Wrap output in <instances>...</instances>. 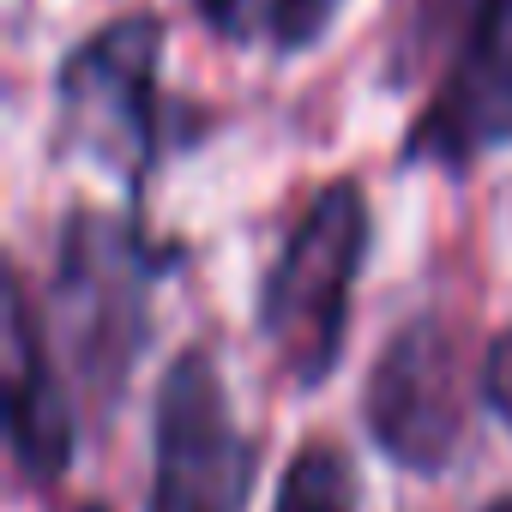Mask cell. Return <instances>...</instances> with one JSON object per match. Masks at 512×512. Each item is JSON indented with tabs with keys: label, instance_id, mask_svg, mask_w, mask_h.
<instances>
[{
	"label": "cell",
	"instance_id": "cell-9",
	"mask_svg": "<svg viewBox=\"0 0 512 512\" xmlns=\"http://www.w3.org/2000/svg\"><path fill=\"white\" fill-rule=\"evenodd\" d=\"M344 0H272V37L278 49H308L326 37V25L338 19Z\"/></svg>",
	"mask_w": 512,
	"mask_h": 512
},
{
	"label": "cell",
	"instance_id": "cell-1",
	"mask_svg": "<svg viewBox=\"0 0 512 512\" xmlns=\"http://www.w3.org/2000/svg\"><path fill=\"white\" fill-rule=\"evenodd\" d=\"M410 49H440V85L404 157L464 169L512 145V0H422Z\"/></svg>",
	"mask_w": 512,
	"mask_h": 512
},
{
	"label": "cell",
	"instance_id": "cell-11",
	"mask_svg": "<svg viewBox=\"0 0 512 512\" xmlns=\"http://www.w3.org/2000/svg\"><path fill=\"white\" fill-rule=\"evenodd\" d=\"M260 7H266V25H272V0H199V13L229 37H247L253 19H260Z\"/></svg>",
	"mask_w": 512,
	"mask_h": 512
},
{
	"label": "cell",
	"instance_id": "cell-5",
	"mask_svg": "<svg viewBox=\"0 0 512 512\" xmlns=\"http://www.w3.org/2000/svg\"><path fill=\"white\" fill-rule=\"evenodd\" d=\"M157 61L163 25L157 19H115L61 67V115L67 127L127 175L157 151Z\"/></svg>",
	"mask_w": 512,
	"mask_h": 512
},
{
	"label": "cell",
	"instance_id": "cell-3",
	"mask_svg": "<svg viewBox=\"0 0 512 512\" xmlns=\"http://www.w3.org/2000/svg\"><path fill=\"white\" fill-rule=\"evenodd\" d=\"M253 488V440L229 416L223 374L205 350L169 362L157 386L151 512H241Z\"/></svg>",
	"mask_w": 512,
	"mask_h": 512
},
{
	"label": "cell",
	"instance_id": "cell-8",
	"mask_svg": "<svg viewBox=\"0 0 512 512\" xmlns=\"http://www.w3.org/2000/svg\"><path fill=\"white\" fill-rule=\"evenodd\" d=\"M272 512H356V482L338 446H302L296 464L284 470L278 506Z\"/></svg>",
	"mask_w": 512,
	"mask_h": 512
},
{
	"label": "cell",
	"instance_id": "cell-4",
	"mask_svg": "<svg viewBox=\"0 0 512 512\" xmlns=\"http://www.w3.org/2000/svg\"><path fill=\"white\" fill-rule=\"evenodd\" d=\"M61 320L73 362L91 392L115 398L127 386L133 350L145 338V247L115 217H73L61 247Z\"/></svg>",
	"mask_w": 512,
	"mask_h": 512
},
{
	"label": "cell",
	"instance_id": "cell-2",
	"mask_svg": "<svg viewBox=\"0 0 512 512\" xmlns=\"http://www.w3.org/2000/svg\"><path fill=\"white\" fill-rule=\"evenodd\" d=\"M362 253H368L362 187L338 181V187L314 193V205L296 217L278 266L266 278V296H260V326H266V338L296 386H320L344 350Z\"/></svg>",
	"mask_w": 512,
	"mask_h": 512
},
{
	"label": "cell",
	"instance_id": "cell-12",
	"mask_svg": "<svg viewBox=\"0 0 512 512\" xmlns=\"http://www.w3.org/2000/svg\"><path fill=\"white\" fill-rule=\"evenodd\" d=\"M488 512H512V500H494V506H488Z\"/></svg>",
	"mask_w": 512,
	"mask_h": 512
},
{
	"label": "cell",
	"instance_id": "cell-10",
	"mask_svg": "<svg viewBox=\"0 0 512 512\" xmlns=\"http://www.w3.org/2000/svg\"><path fill=\"white\" fill-rule=\"evenodd\" d=\"M482 398L506 416V428H512V332L506 338H494V350H488V362H482Z\"/></svg>",
	"mask_w": 512,
	"mask_h": 512
},
{
	"label": "cell",
	"instance_id": "cell-6",
	"mask_svg": "<svg viewBox=\"0 0 512 512\" xmlns=\"http://www.w3.org/2000/svg\"><path fill=\"white\" fill-rule=\"evenodd\" d=\"M368 434L404 470H440L464 434V386L458 350L434 320L404 326L368 374Z\"/></svg>",
	"mask_w": 512,
	"mask_h": 512
},
{
	"label": "cell",
	"instance_id": "cell-7",
	"mask_svg": "<svg viewBox=\"0 0 512 512\" xmlns=\"http://www.w3.org/2000/svg\"><path fill=\"white\" fill-rule=\"evenodd\" d=\"M7 350H13V368H7V380H13V392H7V404H13V458H19L25 476L55 482L73 458V416H67V398H61L55 368H49V338H43L19 278L7 290Z\"/></svg>",
	"mask_w": 512,
	"mask_h": 512
}]
</instances>
